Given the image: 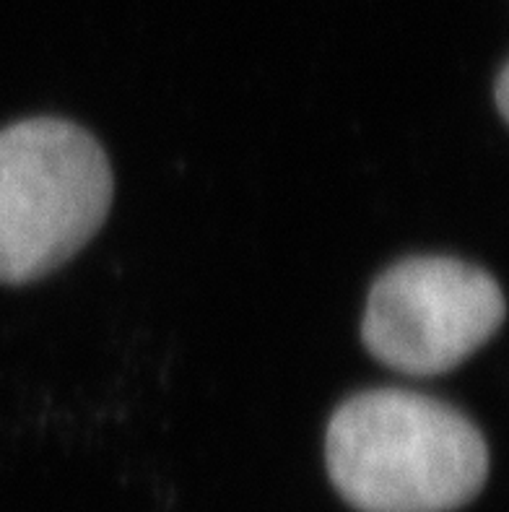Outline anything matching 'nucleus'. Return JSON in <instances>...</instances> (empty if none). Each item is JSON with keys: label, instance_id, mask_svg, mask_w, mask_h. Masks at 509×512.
<instances>
[{"label": "nucleus", "instance_id": "20e7f679", "mask_svg": "<svg viewBox=\"0 0 509 512\" xmlns=\"http://www.w3.org/2000/svg\"><path fill=\"white\" fill-rule=\"evenodd\" d=\"M507 86H509V73H507V65H504L502 71H499L497 78V86H494V94H497V107H499V115L507 120L509 110H507Z\"/></svg>", "mask_w": 509, "mask_h": 512}, {"label": "nucleus", "instance_id": "f257e3e1", "mask_svg": "<svg viewBox=\"0 0 509 512\" xmlns=\"http://www.w3.org/2000/svg\"><path fill=\"white\" fill-rule=\"evenodd\" d=\"M325 466L359 512H455L489 479V448L468 416L432 396L377 388L330 416Z\"/></svg>", "mask_w": 509, "mask_h": 512}, {"label": "nucleus", "instance_id": "7ed1b4c3", "mask_svg": "<svg viewBox=\"0 0 509 512\" xmlns=\"http://www.w3.org/2000/svg\"><path fill=\"white\" fill-rule=\"evenodd\" d=\"M497 279L450 255H413L380 273L367 297L361 341L403 375L455 370L502 328Z\"/></svg>", "mask_w": 509, "mask_h": 512}, {"label": "nucleus", "instance_id": "f03ea898", "mask_svg": "<svg viewBox=\"0 0 509 512\" xmlns=\"http://www.w3.org/2000/svg\"><path fill=\"white\" fill-rule=\"evenodd\" d=\"M115 180L99 141L60 117L0 128V284L58 271L102 229Z\"/></svg>", "mask_w": 509, "mask_h": 512}]
</instances>
